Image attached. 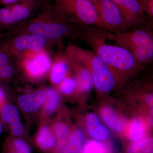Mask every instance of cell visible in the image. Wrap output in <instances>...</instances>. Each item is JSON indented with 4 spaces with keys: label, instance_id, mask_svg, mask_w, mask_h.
<instances>
[{
    "label": "cell",
    "instance_id": "14",
    "mask_svg": "<svg viewBox=\"0 0 153 153\" xmlns=\"http://www.w3.org/2000/svg\"><path fill=\"white\" fill-rule=\"evenodd\" d=\"M35 142L39 149L48 153H53L57 145V140L47 126H42L39 130Z\"/></svg>",
    "mask_w": 153,
    "mask_h": 153
},
{
    "label": "cell",
    "instance_id": "30",
    "mask_svg": "<svg viewBox=\"0 0 153 153\" xmlns=\"http://www.w3.org/2000/svg\"><path fill=\"white\" fill-rule=\"evenodd\" d=\"M20 0H0V3L6 6H10L16 4Z\"/></svg>",
    "mask_w": 153,
    "mask_h": 153
},
{
    "label": "cell",
    "instance_id": "5",
    "mask_svg": "<svg viewBox=\"0 0 153 153\" xmlns=\"http://www.w3.org/2000/svg\"><path fill=\"white\" fill-rule=\"evenodd\" d=\"M57 15L68 22L81 26L105 30L91 0H53Z\"/></svg>",
    "mask_w": 153,
    "mask_h": 153
},
{
    "label": "cell",
    "instance_id": "17",
    "mask_svg": "<svg viewBox=\"0 0 153 153\" xmlns=\"http://www.w3.org/2000/svg\"><path fill=\"white\" fill-rule=\"evenodd\" d=\"M102 120L110 128L117 132L122 131L125 128L124 120L118 115L111 108L105 107L101 111Z\"/></svg>",
    "mask_w": 153,
    "mask_h": 153
},
{
    "label": "cell",
    "instance_id": "23",
    "mask_svg": "<svg viewBox=\"0 0 153 153\" xmlns=\"http://www.w3.org/2000/svg\"><path fill=\"white\" fill-rule=\"evenodd\" d=\"M81 153H108L106 146L96 140L88 141L83 145Z\"/></svg>",
    "mask_w": 153,
    "mask_h": 153
},
{
    "label": "cell",
    "instance_id": "12",
    "mask_svg": "<svg viewBox=\"0 0 153 153\" xmlns=\"http://www.w3.org/2000/svg\"><path fill=\"white\" fill-rule=\"evenodd\" d=\"M46 93L42 90H37L30 94L21 96L18 100L20 107L24 111L33 113L38 110L44 103Z\"/></svg>",
    "mask_w": 153,
    "mask_h": 153
},
{
    "label": "cell",
    "instance_id": "26",
    "mask_svg": "<svg viewBox=\"0 0 153 153\" xmlns=\"http://www.w3.org/2000/svg\"><path fill=\"white\" fill-rule=\"evenodd\" d=\"M142 8L145 15L150 20L153 18V0H145L141 4Z\"/></svg>",
    "mask_w": 153,
    "mask_h": 153
},
{
    "label": "cell",
    "instance_id": "27",
    "mask_svg": "<svg viewBox=\"0 0 153 153\" xmlns=\"http://www.w3.org/2000/svg\"><path fill=\"white\" fill-rule=\"evenodd\" d=\"M14 69L9 65H5L0 68V79H7L13 75Z\"/></svg>",
    "mask_w": 153,
    "mask_h": 153
},
{
    "label": "cell",
    "instance_id": "21",
    "mask_svg": "<svg viewBox=\"0 0 153 153\" xmlns=\"http://www.w3.org/2000/svg\"><path fill=\"white\" fill-rule=\"evenodd\" d=\"M146 132V126L141 120L136 119L130 124L128 136L129 138L133 141L136 142L141 140Z\"/></svg>",
    "mask_w": 153,
    "mask_h": 153
},
{
    "label": "cell",
    "instance_id": "15",
    "mask_svg": "<svg viewBox=\"0 0 153 153\" xmlns=\"http://www.w3.org/2000/svg\"><path fill=\"white\" fill-rule=\"evenodd\" d=\"M86 126L89 135L96 140L104 141L109 136V131L102 124L98 117L94 114L88 115Z\"/></svg>",
    "mask_w": 153,
    "mask_h": 153
},
{
    "label": "cell",
    "instance_id": "19",
    "mask_svg": "<svg viewBox=\"0 0 153 153\" xmlns=\"http://www.w3.org/2000/svg\"><path fill=\"white\" fill-rule=\"evenodd\" d=\"M0 115L3 121L10 126L21 122L19 110L13 105H3L0 108Z\"/></svg>",
    "mask_w": 153,
    "mask_h": 153
},
{
    "label": "cell",
    "instance_id": "29",
    "mask_svg": "<svg viewBox=\"0 0 153 153\" xmlns=\"http://www.w3.org/2000/svg\"><path fill=\"white\" fill-rule=\"evenodd\" d=\"M153 96L152 94H149L146 96L145 98L146 103L149 107L150 108L151 111H153Z\"/></svg>",
    "mask_w": 153,
    "mask_h": 153
},
{
    "label": "cell",
    "instance_id": "18",
    "mask_svg": "<svg viewBox=\"0 0 153 153\" xmlns=\"http://www.w3.org/2000/svg\"><path fill=\"white\" fill-rule=\"evenodd\" d=\"M3 153H32L29 143L22 138L10 137L3 144Z\"/></svg>",
    "mask_w": 153,
    "mask_h": 153
},
{
    "label": "cell",
    "instance_id": "25",
    "mask_svg": "<svg viewBox=\"0 0 153 153\" xmlns=\"http://www.w3.org/2000/svg\"><path fill=\"white\" fill-rule=\"evenodd\" d=\"M59 84L61 91L66 94L72 93L76 87V80L71 77H65Z\"/></svg>",
    "mask_w": 153,
    "mask_h": 153
},
{
    "label": "cell",
    "instance_id": "8",
    "mask_svg": "<svg viewBox=\"0 0 153 153\" xmlns=\"http://www.w3.org/2000/svg\"><path fill=\"white\" fill-rule=\"evenodd\" d=\"M120 10L129 31L149 25V19L137 0H112Z\"/></svg>",
    "mask_w": 153,
    "mask_h": 153
},
{
    "label": "cell",
    "instance_id": "33",
    "mask_svg": "<svg viewBox=\"0 0 153 153\" xmlns=\"http://www.w3.org/2000/svg\"><path fill=\"white\" fill-rule=\"evenodd\" d=\"M137 1L139 2L140 4L141 5L143 2L145 0H137Z\"/></svg>",
    "mask_w": 153,
    "mask_h": 153
},
{
    "label": "cell",
    "instance_id": "16",
    "mask_svg": "<svg viewBox=\"0 0 153 153\" xmlns=\"http://www.w3.org/2000/svg\"><path fill=\"white\" fill-rule=\"evenodd\" d=\"M68 60L66 54L60 55L56 57L50 69V77L52 83L60 84L66 77L68 70Z\"/></svg>",
    "mask_w": 153,
    "mask_h": 153
},
{
    "label": "cell",
    "instance_id": "1",
    "mask_svg": "<svg viewBox=\"0 0 153 153\" xmlns=\"http://www.w3.org/2000/svg\"><path fill=\"white\" fill-rule=\"evenodd\" d=\"M79 40L91 47L112 71L116 81L131 74L141 65L127 49L118 45L106 44V39L99 34L97 27L85 26Z\"/></svg>",
    "mask_w": 153,
    "mask_h": 153
},
{
    "label": "cell",
    "instance_id": "7",
    "mask_svg": "<svg viewBox=\"0 0 153 153\" xmlns=\"http://www.w3.org/2000/svg\"><path fill=\"white\" fill-rule=\"evenodd\" d=\"M22 64L28 76L34 79L42 78L50 71L52 63L48 53L43 50L39 52H24Z\"/></svg>",
    "mask_w": 153,
    "mask_h": 153
},
{
    "label": "cell",
    "instance_id": "11",
    "mask_svg": "<svg viewBox=\"0 0 153 153\" xmlns=\"http://www.w3.org/2000/svg\"><path fill=\"white\" fill-rule=\"evenodd\" d=\"M67 57L69 64L75 70L76 87L81 92H88L92 88L94 85L93 79L90 71L82 63L67 56Z\"/></svg>",
    "mask_w": 153,
    "mask_h": 153
},
{
    "label": "cell",
    "instance_id": "4",
    "mask_svg": "<svg viewBox=\"0 0 153 153\" xmlns=\"http://www.w3.org/2000/svg\"><path fill=\"white\" fill-rule=\"evenodd\" d=\"M65 54L88 69L94 85L98 91L108 92L114 88L116 83L114 75L95 52L70 44L66 47Z\"/></svg>",
    "mask_w": 153,
    "mask_h": 153
},
{
    "label": "cell",
    "instance_id": "20",
    "mask_svg": "<svg viewBox=\"0 0 153 153\" xmlns=\"http://www.w3.org/2000/svg\"><path fill=\"white\" fill-rule=\"evenodd\" d=\"M46 97L44 101V109L47 114H51L57 108L60 100L59 93L55 88H49L46 89Z\"/></svg>",
    "mask_w": 153,
    "mask_h": 153
},
{
    "label": "cell",
    "instance_id": "28",
    "mask_svg": "<svg viewBox=\"0 0 153 153\" xmlns=\"http://www.w3.org/2000/svg\"><path fill=\"white\" fill-rule=\"evenodd\" d=\"M9 59L7 54L4 51H0V66L8 65Z\"/></svg>",
    "mask_w": 153,
    "mask_h": 153
},
{
    "label": "cell",
    "instance_id": "31",
    "mask_svg": "<svg viewBox=\"0 0 153 153\" xmlns=\"http://www.w3.org/2000/svg\"><path fill=\"white\" fill-rule=\"evenodd\" d=\"M4 100V94L3 90L0 88V108L3 105Z\"/></svg>",
    "mask_w": 153,
    "mask_h": 153
},
{
    "label": "cell",
    "instance_id": "2",
    "mask_svg": "<svg viewBox=\"0 0 153 153\" xmlns=\"http://www.w3.org/2000/svg\"><path fill=\"white\" fill-rule=\"evenodd\" d=\"M30 23L27 27L28 33L54 41L66 37L79 39L83 27L60 18L52 3L46 5L38 18Z\"/></svg>",
    "mask_w": 153,
    "mask_h": 153
},
{
    "label": "cell",
    "instance_id": "6",
    "mask_svg": "<svg viewBox=\"0 0 153 153\" xmlns=\"http://www.w3.org/2000/svg\"><path fill=\"white\" fill-rule=\"evenodd\" d=\"M105 30L111 33L128 31L121 12L112 0H91Z\"/></svg>",
    "mask_w": 153,
    "mask_h": 153
},
{
    "label": "cell",
    "instance_id": "24",
    "mask_svg": "<svg viewBox=\"0 0 153 153\" xmlns=\"http://www.w3.org/2000/svg\"><path fill=\"white\" fill-rule=\"evenodd\" d=\"M52 133L57 140V144L66 141L69 136L68 127L63 123L55 124Z\"/></svg>",
    "mask_w": 153,
    "mask_h": 153
},
{
    "label": "cell",
    "instance_id": "34",
    "mask_svg": "<svg viewBox=\"0 0 153 153\" xmlns=\"http://www.w3.org/2000/svg\"><path fill=\"white\" fill-rule=\"evenodd\" d=\"M22 1H28V0H22Z\"/></svg>",
    "mask_w": 153,
    "mask_h": 153
},
{
    "label": "cell",
    "instance_id": "9",
    "mask_svg": "<svg viewBox=\"0 0 153 153\" xmlns=\"http://www.w3.org/2000/svg\"><path fill=\"white\" fill-rule=\"evenodd\" d=\"M7 8H0V23L8 25L13 24L27 18L34 5V0L22 1Z\"/></svg>",
    "mask_w": 153,
    "mask_h": 153
},
{
    "label": "cell",
    "instance_id": "13",
    "mask_svg": "<svg viewBox=\"0 0 153 153\" xmlns=\"http://www.w3.org/2000/svg\"><path fill=\"white\" fill-rule=\"evenodd\" d=\"M84 142V134L79 130H76L68 136L64 143L55 149L54 153H79Z\"/></svg>",
    "mask_w": 153,
    "mask_h": 153
},
{
    "label": "cell",
    "instance_id": "3",
    "mask_svg": "<svg viewBox=\"0 0 153 153\" xmlns=\"http://www.w3.org/2000/svg\"><path fill=\"white\" fill-rule=\"evenodd\" d=\"M97 30L106 40L114 41L117 45L130 52L141 65L152 61L153 33L149 25L122 33H111L99 27Z\"/></svg>",
    "mask_w": 153,
    "mask_h": 153
},
{
    "label": "cell",
    "instance_id": "32",
    "mask_svg": "<svg viewBox=\"0 0 153 153\" xmlns=\"http://www.w3.org/2000/svg\"><path fill=\"white\" fill-rule=\"evenodd\" d=\"M2 131V124L1 122H0V134H1Z\"/></svg>",
    "mask_w": 153,
    "mask_h": 153
},
{
    "label": "cell",
    "instance_id": "22",
    "mask_svg": "<svg viewBox=\"0 0 153 153\" xmlns=\"http://www.w3.org/2000/svg\"><path fill=\"white\" fill-rule=\"evenodd\" d=\"M153 149L152 138H146L132 144L129 147L128 153H152Z\"/></svg>",
    "mask_w": 153,
    "mask_h": 153
},
{
    "label": "cell",
    "instance_id": "10",
    "mask_svg": "<svg viewBox=\"0 0 153 153\" xmlns=\"http://www.w3.org/2000/svg\"><path fill=\"white\" fill-rule=\"evenodd\" d=\"M46 40L45 38L38 35L24 34L16 38L13 47L17 51L39 52L44 50Z\"/></svg>",
    "mask_w": 153,
    "mask_h": 153
}]
</instances>
